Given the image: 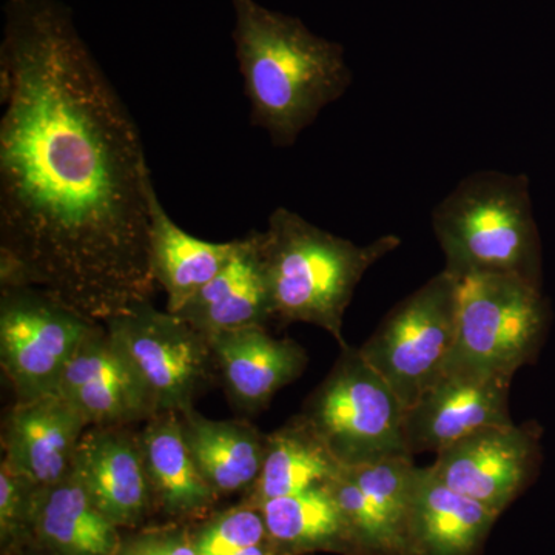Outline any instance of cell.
I'll use <instances>...</instances> for the list:
<instances>
[{"label":"cell","mask_w":555,"mask_h":555,"mask_svg":"<svg viewBox=\"0 0 555 555\" xmlns=\"http://www.w3.org/2000/svg\"><path fill=\"white\" fill-rule=\"evenodd\" d=\"M0 102V286L101 324L152 301L141 131L60 0L7 2Z\"/></svg>","instance_id":"cell-1"},{"label":"cell","mask_w":555,"mask_h":555,"mask_svg":"<svg viewBox=\"0 0 555 555\" xmlns=\"http://www.w3.org/2000/svg\"><path fill=\"white\" fill-rule=\"evenodd\" d=\"M232 5L251 126L264 130L275 147H292L352 83L345 49L257 0H232Z\"/></svg>","instance_id":"cell-2"},{"label":"cell","mask_w":555,"mask_h":555,"mask_svg":"<svg viewBox=\"0 0 555 555\" xmlns=\"http://www.w3.org/2000/svg\"><path fill=\"white\" fill-rule=\"evenodd\" d=\"M400 244L398 236L386 235L358 246L295 211L275 208L268 229L258 232L272 320L313 324L346 346L343 320L361 278Z\"/></svg>","instance_id":"cell-3"},{"label":"cell","mask_w":555,"mask_h":555,"mask_svg":"<svg viewBox=\"0 0 555 555\" xmlns=\"http://www.w3.org/2000/svg\"><path fill=\"white\" fill-rule=\"evenodd\" d=\"M448 273L514 275L542 287V244L525 175L485 170L463 179L433 214Z\"/></svg>","instance_id":"cell-4"},{"label":"cell","mask_w":555,"mask_h":555,"mask_svg":"<svg viewBox=\"0 0 555 555\" xmlns=\"http://www.w3.org/2000/svg\"><path fill=\"white\" fill-rule=\"evenodd\" d=\"M404 415L392 387L361 356L343 346L331 374L310 393L297 418L345 467L412 459Z\"/></svg>","instance_id":"cell-5"},{"label":"cell","mask_w":555,"mask_h":555,"mask_svg":"<svg viewBox=\"0 0 555 555\" xmlns=\"http://www.w3.org/2000/svg\"><path fill=\"white\" fill-rule=\"evenodd\" d=\"M550 326L542 287L514 275H474L460 286L459 327L447 372L514 378L534 363Z\"/></svg>","instance_id":"cell-6"},{"label":"cell","mask_w":555,"mask_h":555,"mask_svg":"<svg viewBox=\"0 0 555 555\" xmlns=\"http://www.w3.org/2000/svg\"><path fill=\"white\" fill-rule=\"evenodd\" d=\"M462 281L447 270L387 313L360 347L404 409L443 375L455 346Z\"/></svg>","instance_id":"cell-7"},{"label":"cell","mask_w":555,"mask_h":555,"mask_svg":"<svg viewBox=\"0 0 555 555\" xmlns=\"http://www.w3.org/2000/svg\"><path fill=\"white\" fill-rule=\"evenodd\" d=\"M100 324L42 288L0 286V366L16 400L57 392L69 360Z\"/></svg>","instance_id":"cell-8"},{"label":"cell","mask_w":555,"mask_h":555,"mask_svg":"<svg viewBox=\"0 0 555 555\" xmlns=\"http://www.w3.org/2000/svg\"><path fill=\"white\" fill-rule=\"evenodd\" d=\"M149 390L156 411L184 414L195 409L218 372L210 339L184 318L160 312L152 301L105 323Z\"/></svg>","instance_id":"cell-9"},{"label":"cell","mask_w":555,"mask_h":555,"mask_svg":"<svg viewBox=\"0 0 555 555\" xmlns=\"http://www.w3.org/2000/svg\"><path fill=\"white\" fill-rule=\"evenodd\" d=\"M540 437L535 423L481 427L437 452L430 469L449 488L502 514L539 473Z\"/></svg>","instance_id":"cell-10"},{"label":"cell","mask_w":555,"mask_h":555,"mask_svg":"<svg viewBox=\"0 0 555 555\" xmlns=\"http://www.w3.org/2000/svg\"><path fill=\"white\" fill-rule=\"evenodd\" d=\"M57 392L90 426L131 427L158 415L144 383L105 324L94 328L76 350Z\"/></svg>","instance_id":"cell-11"},{"label":"cell","mask_w":555,"mask_h":555,"mask_svg":"<svg viewBox=\"0 0 555 555\" xmlns=\"http://www.w3.org/2000/svg\"><path fill=\"white\" fill-rule=\"evenodd\" d=\"M513 379L447 372L404 415V438L411 455L440 452L481 427L511 425Z\"/></svg>","instance_id":"cell-12"},{"label":"cell","mask_w":555,"mask_h":555,"mask_svg":"<svg viewBox=\"0 0 555 555\" xmlns=\"http://www.w3.org/2000/svg\"><path fill=\"white\" fill-rule=\"evenodd\" d=\"M90 425L60 392L17 401L2 426V462L35 488L64 480Z\"/></svg>","instance_id":"cell-13"},{"label":"cell","mask_w":555,"mask_h":555,"mask_svg":"<svg viewBox=\"0 0 555 555\" xmlns=\"http://www.w3.org/2000/svg\"><path fill=\"white\" fill-rule=\"evenodd\" d=\"M69 474L118 528L141 524L153 505L139 434L130 427L90 426L79 440Z\"/></svg>","instance_id":"cell-14"},{"label":"cell","mask_w":555,"mask_h":555,"mask_svg":"<svg viewBox=\"0 0 555 555\" xmlns=\"http://www.w3.org/2000/svg\"><path fill=\"white\" fill-rule=\"evenodd\" d=\"M208 339L230 401L248 414L268 408L308 366L305 347L272 337L266 326L235 328Z\"/></svg>","instance_id":"cell-15"},{"label":"cell","mask_w":555,"mask_h":555,"mask_svg":"<svg viewBox=\"0 0 555 555\" xmlns=\"http://www.w3.org/2000/svg\"><path fill=\"white\" fill-rule=\"evenodd\" d=\"M500 514L416 467L408 521L409 555H476Z\"/></svg>","instance_id":"cell-16"},{"label":"cell","mask_w":555,"mask_h":555,"mask_svg":"<svg viewBox=\"0 0 555 555\" xmlns=\"http://www.w3.org/2000/svg\"><path fill=\"white\" fill-rule=\"evenodd\" d=\"M207 337L248 326H266L272 308L258 232L240 238L238 248L224 269L177 312Z\"/></svg>","instance_id":"cell-17"},{"label":"cell","mask_w":555,"mask_h":555,"mask_svg":"<svg viewBox=\"0 0 555 555\" xmlns=\"http://www.w3.org/2000/svg\"><path fill=\"white\" fill-rule=\"evenodd\" d=\"M149 208L153 278L166 291L167 310L177 313L224 269L240 240L210 243L190 235L167 214L155 185L150 189Z\"/></svg>","instance_id":"cell-18"},{"label":"cell","mask_w":555,"mask_h":555,"mask_svg":"<svg viewBox=\"0 0 555 555\" xmlns=\"http://www.w3.org/2000/svg\"><path fill=\"white\" fill-rule=\"evenodd\" d=\"M28 531L31 539L65 555H116L120 537L72 474L33 488Z\"/></svg>","instance_id":"cell-19"},{"label":"cell","mask_w":555,"mask_h":555,"mask_svg":"<svg viewBox=\"0 0 555 555\" xmlns=\"http://www.w3.org/2000/svg\"><path fill=\"white\" fill-rule=\"evenodd\" d=\"M153 503L178 517L206 513L218 494L201 474L188 440L181 414L160 412L139 433Z\"/></svg>","instance_id":"cell-20"},{"label":"cell","mask_w":555,"mask_h":555,"mask_svg":"<svg viewBox=\"0 0 555 555\" xmlns=\"http://www.w3.org/2000/svg\"><path fill=\"white\" fill-rule=\"evenodd\" d=\"M185 440L201 474L218 495L254 488L261 474L266 436L246 422L210 420L195 411L181 414Z\"/></svg>","instance_id":"cell-21"},{"label":"cell","mask_w":555,"mask_h":555,"mask_svg":"<svg viewBox=\"0 0 555 555\" xmlns=\"http://www.w3.org/2000/svg\"><path fill=\"white\" fill-rule=\"evenodd\" d=\"M264 517L268 540L278 555L310 551H339L356 555L349 529L337 500L326 483L258 505Z\"/></svg>","instance_id":"cell-22"},{"label":"cell","mask_w":555,"mask_h":555,"mask_svg":"<svg viewBox=\"0 0 555 555\" xmlns=\"http://www.w3.org/2000/svg\"><path fill=\"white\" fill-rule=\"evenodd\" d=\"M343 467L320 440L294 416L266 436L261 474L251 491L250 505L298 494L312 486L334 480Z\"/></svg>","instance_id":"cell-23"},{"label":"cell","mask_w":555,"mask_h":555,"mask_svg":"<svg viewBox=\"0 0 555 555\" xmlns=\"http://www.w3.org/2000/svg\"><path fill=\"white\" fill-rule=\"evenodd\" d=\"M268 540L264 517L254 505L219 514L192 537L199 555H238Z\"/></svg>","instance_id":"cell-24"},{"label":"cell","mask_w":555,"mask_h":555,"mask_svg":"<svg viewBox=\"0 0 555 555\" xmlns=\"http://www.w3.org/2000/svg\"><path fill=\"white\" fill-rule=\"evenodd\" d=\"M33 488L5 463H0V537L5 553L31 539L28 513Z\"/></svg>","instance_id":"cell-25"},{"label":"cell","mask_w":555,"mask_h":555,"mask_svg":"<svg viewBox=\"0 0 555 555\" xmlns=\"http://www.w3.org/2000/svg\"><path fill=\"white\" fill-rule=\"evenodd\" d=\"M116 555H199L184 529H153L120 542Z\"/></svg>","instance_id":"cell-26"},{"label":"cell","mask_w":555,"mask_h":555,"mask_svg":"<svg viewBox=\"0 0 555 555\" xmlns=\"http://www.w3.org/2000/svg\"><path fill=\"white\" fill-rule=\"evenodd\" d=\"M5 555H65L60 551L51 550V547L42 545V543L36 542L35 539L28 540V542L22 543V545L14 547L9 551Z\"/></svg>","instance_id":"cell-27"},{"label":"cell","mask_w":555,"mask_h":555,"mask_svg":"<svg viewBox=\"0 0 555 555\" xmlns=\"http://www.w3.org/2000/svg\"><path fill=\"white\" fill-rule=\"evenodd\" d=\"M238 555H278L276 551L273 550V546L270 545L269 540H266L261 545L248 547V550L243 551Z\"/></svg>","instance_id":"cell-28"},{"label":"cell","mask_w":555,"mask_h":555,"mask_svg":"<svg viewBox=\"0 0 555 555\" xmlns=\"http://www.w3.org/2000/svg\"><path fill=\"white\" fill-rule=\"evenodd\" d=\"M7 2H9V0H7Z\"/></svg>","instance_id":"cell-29"}]
</instances>
